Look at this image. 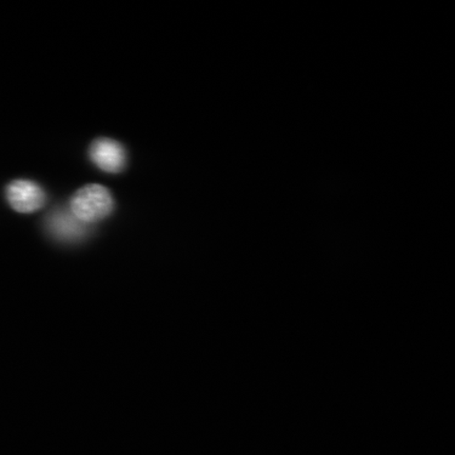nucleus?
I'll return each instance as SVG.
<instances>
[{"label": "nucleus", "mask_w": 455, "mask_h": 455, "mask_svg": "<svg viewBox=\"0 0 455 455\" xmlns=\"http://www.w3.org/2000/svg\"><path fill=\"white\" fill-rule=\"evenodd\" d=\"M114 201L109 190L100 185H87L71 198L70 212L85 225L96 223L113 212Z\"/></svg>", "instance_id": "nucleus-1"}, {"label": "nucleus", "mask_w": 455, "mask_h": 455, "mask_svg": "<svg viewBox=\"0 0 455 455\" xmlns=\"http://www.w3.org/2000/svg\"><path fill=\"white\" fill-rule=\"evenodd\" d=\"M10 206L20 213H33L44 206L45 196L42 187L31 180H17L7 187Z\"/></svg>", "instance_id": "nucleus-2"}, {"label": "nucleus", "mask_w": 455, "mask_h": 455, "mask_svg": "<svg viewBox=\"0 0 455 455\" xmlns=\"http://www.w3.org/2000/svg\"><path fill=\"white\" fill-rule=\"evenodd\" d=\"M90 157L96 166L108 173H118L126 167V150L110 139L96 140L91 145Z\"/></svg>", "instance_id": "nucleus-3"}, {"label": "nucleus", "mask_w": 455, "mask_h": 455, "mask_svg": "<svg viewBox=\"0 0 455 455\" xmlns=\"http://www.w3.org/2000/svg\"><path fill=\"white\" fill-rule=\"evenodd\" d=\"M48 227L52 235L61 241L76 242L87 233V227L71 212H57L50 216Z\"/></svg>", "instance_id": "nucleus-4"}]
</instances>
